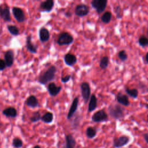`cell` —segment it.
Wrapping results in <instances>:
<instances>
[{
    "instance_id": "9c48e42d",
    "label": "cell",
    "mask_w": 148,
    "mask_h": 148,
    "mask_svg": "<svg viewBox=\"0 0 148 148\" xmlns=\"http://www.w3.org/2000/svg\"><path fill=\"white\" fill-rule=\"evenodd\" d=\"M90 12L88 6L84 3L77 5L75 9V14L78 17H83L87 16Z\"/></svg>"
},
{
    "instance_id": "8992f818",
    "label": "cell",
    "mask_w": 148,
    "mask_h": 148,
    "mask_svg": "<svg viewBox=\"0 0 148 148\" xmlns=\"http://www.w3.org/2000/svg\"><path fill=\"white\" fill-rule=\"evenodd\" d=\"M80 90L82 98L86 103L90 99L91 96V88L88 83L83 82L80 84Z\"/></svg>"
},
{
    "instance_id": "5b68a950",
    "label": "cell",
    "mask_w": 148,
    "mask_h": 148,
    "mask_svg": "<svg viewBox=\"0 0 148 148\" xmlns=\"http://www.w3.org/2000/svg\"><path fill=\"white\" fill-rule=\"evenodd\" d=\"M108 4L107 0H93L91 2V6L95 9L98 14L104 12Z\"/></svg>"
},
{
    "instance_id": "603a6c76",
    "label": "cell",
    "mask_w": 148,
    "mask_h": 148,
    "mask_svg": "<svg viewBox=\"0 0 148 148\" xmlns=\"http://www.w3.org/2000/svg\"><path fill=\"white\" fill-rule=\"evenodd\" d=\"M112 18V14L109 11L105 12L101 16V20L104 24H108L110 22Z\"/></svg>"
},
{
    "instance_id": "f546056e",
    "label": "cell",
    "mask_w": 148,
    "mask_h": 148,
    "mask_svg": "<svg viewBox=\"0 0 148 148\" xmlns=\"http://www.w3.org/2000/svg\"><path fill=\"white\" fill-rule=\"evenodd\" d=\"M41 117L40 112L39 111H36L32 113V116L30 117V120L33 123H35L40 120Z\"/></svg>"
},
{
    "instance_id": "b9f144b4",
    "label": "cell",
    "mask_w": 148,
    "mask_h": 148,
    "mask_svg": "<svg viewBox=\"0 0 148 148\" xmlns=\"http://www.w3.org/2000/svg\"><path fill=\"white\" fill-rule=\"evenodd\" d=\"M147 122L148 123V114H147Z\"/></svg>"
},
{
    "instance_id": "30bf717a",
    "label": "cell",
    "mask_w": 148,
    "mask_h": 148,
    "mask_svg": "<svg viewBox=\"0 0 148 148\" xmlns=\"http://www.w3.org/2000/svg\"><path fill=\"white\" fill-rule=\"evenodd\" d=\"M12 13L15 19L19 23L24 22L25 20V16L22 9L18 7H13L12 8Z\"/></svg>"
},
{
    "instance_id": "8fae6325",
    "label": "cell",
    "mask_w": 148,
    "mask_h": 148,
    "mask_svg": "<svg viewBox=\"0 0 148 148\" xmlns=\"http://www.w3.org/2000/svg\"><path fill=\"white\" fill-rule=\"evenodd\" d=\"M54 6V1L53 0H46L40 3L39 10L41 12H50Z\"/></svg>"
},
{
    "instance_id": "d4e9b609",
    "label": "cell",
    "mask_w": 148,
    "mask_h": 148,
    "mask_svg": "<svg viewBox=\"0 0 148 148\" xmlns=\"http://www.w3.org/2000/svg\"><path fill=\"white\" fill-rule=\"evenodd\" d=\"M41 120L45 123H51L53 120V113L50 112H46L42 116Z\"/></svg>"
},
{
    "instance_id": "83f0119b",
    "label": "cell",
    "mask_w": 148,
    "mask_h": 148,
    "mask_svg": "<svg viewBox=\"0 0 148 148\" xmlns=\"http://www.w3.org/2000/svg\"><path fill=\"white\" fill-rule=\"evenodd\" d=\"M138 43L142 47L148 46V38L145 35H141L138 39Z\"/></svg>"
},
{
    "instance_id": "1f68e13d",
    "label": "cell",
    "mask_w": 148,
    "mask_h": 148,
    "mask_svg": "<svg viewBox=\"0 0 148 148\" xmlns=\"http://www.w3.org/2000/svg\"><path fill=\"white\" fill-rule=\"evenodd\" d=\"M23 141L18 138H15L12 142V145L15 148H21L23 146Z\"/></svg>"
},
{
    "instance_id": "74e56055",
    "label": "cell",
    "mask_w": 148,
    "mask_h": 148,
    "mask_svg": "<svg viewBox=\"0 0 148 148\" xmlns=\"http://www.w3.org/2000/svg\"><path fill=\"white\" fill-rule=\"evenodd\" d=\"M65 16L67 17H71L72 16V13L70 12H65Z\"/></svg>"
},
{
    "instance_id": "ffe728a7",
    "label": "cell",
    "mask_w": 148,
    "mask_h": 148,
    "mask_svg": "<svg viewBox=\"0 0 148 148\" xmlns=\"http://www.w3.org/2000/svg\"><path fill=\"white\" fill-rule=\"evenodd\" d=\"M25 102H26V105L28 107L32 108L38 107L39 105L38 99L35 95H33L29 96Z\"/></svg>"
},
{
    "instance_id": "484cf974",
    "label": "cell",
    "mask_w": 148,
    "mask_h": 148,
    "mask_svg": "<svg viewBox=\"0 0 148 148\" xmlns=\"http://www.w3.org/2000/svg\"><path fill=\"white\" fill-rule=\"evenodd\" d=\"M86 134L88 138L92 139L97 135V130L92 127H88L86 130Z\"/></svg>"
},
{
    "instance_id": "4316f807",
    "label": "cell",
    "mask_w": 148,
    "mask_h": 148,
    "mask_svg": "<svg viewBox=\"0 0 148 148\" xmlns=\"http://www.w3.org/2000/svg\"><path fill=\"white\" fill-rule=\"evenodd\" d=\"M109 64V58L107 56H105L101 58L99 61V67L101 69H106Z\"/></svg>"
},
{
    "instance_id": "e575fe53",
    "label": "cell",
    "mask_w": 148,
    "mask_h": 148,
    "mask_svg": "<svg viewBox=\"0 0 148 148\" xmlns=\"http://www.w3.org/2000/svg\"><path fill=\"white\" fill-rule=\"evenodd\" d=\"M71 79V76L70 75H67L64 77H61V80L62 83H67L68 82H69Z\"/></svg>"
},
{
    "instance_id": "52a82bcc",
    "label": "cell",
    "mask_w": 148,
    "mask_h": 148,
    "mask_svg": "<svg viewBox=\"0 0 148 148\" xmlns=\"http://www.w3.org/2000/svg\"><path fill=\"white\" fill-rule=\"evenodd\" d=\"M0 18L7 22L11 21L10 8L6 3L0 5Z\"/></svg>"
},
{
    "instance_id": "d6a6232c",
    "label": "cell",
    "mask_w": 148,
    "mask_h": 148,
    "mask_svg": "<svg viewBox=\"0 0 148 148\" xmlns=\"http://www.w3.org/2000/svg\"><path fill=\"white\" fill-rule=\"evenodd\" d=\"M114 13L116 15V17L118 19L121 18L123 17V12H122V9H121V7L120 6V5H117L115 6L114 9Z\"/></svg>"
},
{
    "instance_id": "2e32d148",
    "label": "cell",
    "mask_w": 148,
    "mask_h": 148,
    "mask_svg": "<svg viewBox=\"0 0 148 148\" xmlns=\"http://www.w3.org/2000/svg\"><path fill=\"white\" fill-rule=\"evenodd\" d=\"M39 39L41 42H46L50 39L49 31L45 27H42L39 31Z\"/></svg>"
},
{
    "instance_id": "7a4b0ae2",
    "label": "cell",
    "mask_w": 148,
    "mask_h": 148,
    "mask_svg": "<svg viewBox=\"0 0 148 148\" xmlns=\"http://www.w3.org/2000/svg\"><path fill=\"white\" fill-rule=\"evenodd\" d=\"M125 108L119 104H112L108 108L109 116L114 120L123 119L125 116Z\"/></svg>"
},
{
    "instance_id": "ac0fdd59",
    "label": "cell",
    "mask_w": 148,
    "mask_h": 148,
    "mask_svg": "<svg viewBox=\"0 0 148 148\" xmlns=\"http://www.w3.org/2000/svg\"><path fill=\"white\" fill-rule=\"evenodd\" d=\"M97 108V98L94 94L91 95L88 106V112H91Z\"/></svg>"
},
{
    "instance_id": "9a60e30c",
    "label": "cell",
    "mask_w": 148,
    "mask_h": 148,
    "mask_svg": "<svg viewBox=\"0 0 148 148\" xmlns=\"http://www.w3.org/2000/svg\"><path fill=\"white\" fill-rule=\"evenodd\" d=\"M14 52L12 50H7L4 55V60L6 62L7 67H10L12 66L14 62Z\"/></svg>"
},
{
    "instance_id": "8d00e7d4",
    "label": "cell",
    "mask_w": 148,
    "mask_h": 148,
    "mask_svg": "<svg viewBox=\"0 0 148 148\" xmlns=\"http://www.w3.org/2000/svg\"><path fill=\"white\" fill-rule=\"evenodd\" d=\"M143 138H144L145 142L148 144V133L147 132V133H145L143 134Z\"/></svg>"
},
{
    "instance_id": "6da1fadb",
    "label": "cell",
    "mask_w": 148,
    "mask_h": 148,
    "mask_svg": "<svg viewBox=\"0 0 148 148\" xmlns=\"http://www.w3.org/2000/svg\"><path fill=\"white\" fill-rule=\"evenodd\" d=\"M57 68L54 65L50 66L46 71L40 74L38 78V82L41 84H46L55 79Z\"/></svg>"
},
{
    "instance_id": "277c9868",
    "label": "cell",
    "mask_w": 148,
    "mask_h": 148,
    "mask_svg": "<svg viewBox=\"0 0 148 148\" xmlns=\"http://www.w3.org/2000/svg\"><path fill=\"white\" fill-rule=\"evenodd\" d=\"M91 120L95 123L105 122L108 120V114L103 109H101L92 114Z\"/></svg>"
},
{
    "instance_id": "e0dca14e",
    "label": "cell",
    "mask_w": 148,
    "mask_h": 148,
    "mask_svg": "<svg viewBox=\"0 0 148 148\" xmlns=\"http://www.w3.org/2000/svg\"><path fill=\"white\" fill-rule=\"evenodd\" d=\"M27 50L31 53H36L38 47L36 45L32 42V35H29L27 37L26 39V45Z\"/></svg>"
},
{
    "instance_id": "836d02e7",
    "label": "cell",
    "mask_w": 148,
    "mask_h": 148,
    "mask_svg": "<svg viewBox=\"0 0 148 148\" xmlns=\"http://www.w3.org/2000/svg\"><path fill=\"white\" fill-rule=\"evenodd\" d=\"M138 87L142 94H145L148 92V86L144 83H138Z\"/></svg>"
},
{
    "instance_id": "d6986e66",
    "label": "cell",
    "mask_w": 148,
    "mask_h": 148,
    "mask_svg": "<svg viewBox=\"0 0 148 148\" xmlns=\"http://www.w3.org/2000/svg\"><path fill=\"white\" fill-rule=\"evenodd\" d=\"M64 61L66 65L68 66H73L77 62L76 57L71 53H67L64 56Z\"/></svg>"
},
{
    "instance_id": "60d3db41",
    "label": "cell",
    "mask_w": 148,
    "mask_h": 148,
    "mask_svg": "<svg viewBox=\"0 0 148 148\" xmlns=\"http://www.w3.org/2000/svg\"><path fill=\"white\" fill-rule=\"evenodd\" d=\"M147 38H148V26H147Z\"/></svg>"
},
{
    "instance_id": "d590c367",
    "label": "cell",
    "mask_w": 148,
    "mask_h": 148,
    "mask_svg": "<svg viewBox=\"0 0 148 148\" xmlns=\"http://www.w3.org/2000/svg\"><path fill=\"white\" fill-rule=\"evenodd\" d=\"M6 67V64L4 60L0 59V71L4 70Z\"/></svg>"
},
{
    "instance_id": "3957f363",
    "label": "cell",
    "mask_w": 148,
    "mask_h": 148,
    "mask_svg": "<svg viewBox=\"0 0 148 148\" xmlns=\"http://www.w3.org/2000/svg\"><path fill=\"white\" fill-rule=\"evenodd\" d=\"M73 37L67 32H63L59 35L57 43L60 46L69 45L73 42Z\"/></svg>"
},
{
    "instance_id": "7402d4cb",
    "label": "cell",
    "mask_w": 148,
    "mask_h": 148,
    "mask_svg": "<svg viewBox=\"0 0 148 148\" xmlns=\"http://www.w3.org/2000/svg\"><path fill=\"white\" fill-rule=\"evenodd\" d=\"M65 148H74L76 145V140L72 134H68L65 136Z\"/></svg>"
},
{
    "instance_id": "7c38bea8",
    "label": "cell",
    "mask_w": 148,
    "mask_h": 148,
    "mask_svg": "<svg viewBox=\"0 0 148 148\" xmlns=\"http://www.w3.org/2000/svg\"><path fill=\"white\" fill-rule=\"evenodd\" d=\"M79 101V99L78 97H76L73 99V100L72 102V104L71 105V107L69 108V112L68 113L67 116H66V117L68 120L72 119V117L73 116V114L76 112V110L77 109V107H78Z\"/></svg>"
},
{
    "instance_id": "5bb4252c",
    "label": "cell",
    "mask_w": 148,
    "mask_h": 148,
    "mask_svg": "<svg viewBox=\"0 0 148 148\" xmlns=\"http://www.w3.org/2000/svg\"><path fill=\"white\" fill-rule=\"evenodd\" d=\"M62 89L61 86H57L54 82L50 83L47 86V91L52 97H55L59 94Z\"/></svg>"
},
{
    "instance_id": "ab89813d",
    "label": "cell",
    "mask_w": 148,
    "mask_h": 148,
    "mask_svg": "<svg viewBox=\"0 0 148 148\" xmlns=\"http://www.w3.org/2000/svg\"><path fill=\"white\" fill-rule=\"evenodd\" d=\"M33 148H41L39 145H35Z\"/></svg>"
},
{
    "instance_id": "f1b7e54d",
    "label": "cell",
    "mask_w": 148,
    "mask_h": 148,
    "mask_svg": "<svg viewBox=\"0 0 148 148\" xmlns=\"http://www.w3.org/2000/svg\"><path fill=\"white\" fill-rule=\"evenodd\" d=\"M7 28L9 32L14 36H17L19 34V29L17 27L13 25H8Z\"/></svg>"
},
{
    "instance_id": "44dd1931",
    "label": "cell",
    "mask_w": 148,
    "mask_h": 148,
    "mask_svg": "<svg viewBox=\"0 0 148 148\" xmlns=\"http://www.w3.org/2000/svg\"><path fill=\"white\" fill-rule=\"evenodd\" d=\"M2 114L8 117L14 118L17 115V112L14 108L9 107L2 110Z\"/></svg>"
},
{
    "instance_id": "cb8c5ba5",
    "label": "cell",
    "mask_w": 148,
    "mask_h": 148,
    "mask_svg": "<svg viewBox=\"0 0 148 148\" xmlns=\"http://www.w3.org/2000/svg\"><path fill=\"white\" fill-rule=\"evenodd\" d=\"M125 92L131 98L136 99L138 97L139 92L136 88H130L128 87H125Z\"/></svg>"
},
{
    "instance_id": "ba28073f",
    "label": "cell",
    "mask_w": 148,
    "mask_h": 148,
    "mask_svg": "<svg viewBox=\"0 0 148 148\" xmlns=\"http://www.w3.org/2000/svg\"><path fill=\"white\" fill-rule=\"evenodd\" d=\"M130 140V138L127 135H121L115 138L113 140V146L114 148H121L127 145Z\"/></svg>"
},
{
    "instance_id": "4fadbf2b",
    "label": "cell",
    "mask_w": 148,
    "mask_h": 148,
    "mask_svg": "<svg viewBox=\"0 0 148 148\" xmlns=\"http://www.w3.org/2000/svg\"><path fill=\"white\" fill-rule=\"evenodd\" d=\"M116 98L117 102L123 106H128L130 104L128 96L125 94H123L121 92H119L116 94Z\"/></svg>"
},
{
    "instance_id": "4dcf8cb0",
    "label": "cell",
    "mask_w": 148,
    "mask_h": 148,
    "mask_svg": "<svg viewBox=\"0 0 148 148\" xmlns=\"http://www.w3.org/2000/svg\"><path fill=\"white\" fill-rule=\"evenodd\" d=\"M118 57L119 59L123 62L125 61L128 59V54L126 51L124 50H121L119 51L118 53Z\"/></svg>"
},
{
    "instance_id": "f35d334b",
    "label": "cell",
    "mask_w": 148,
    "mask_h": 148,
    "mask_svg": "<svg viewBox=\"0 0 148 148\" xmlns=\"http://www.w3.org/2000/svg\"><path fill=\"white\" fill-rule=\"evenodd\" d=\"M145 61L147 64H148V52L145 55Z\"/></svg>"
}]
</instances>
